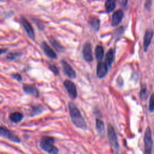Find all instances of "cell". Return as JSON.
I'll use <instances>...</instances> for the list:
<instances>
[{
  "label": "cell",
  "instance_id": "obj_1",
  "mask_svg": "<svg viewBox=\"0 0 154 154\" xmlns=\"http://www.w3.org/2000/svg\"><path fill=\"white\" fill-rule=\"evenodd\" d=\"M69 114L74 125L82 130L87 129V124L77 106L72 102L69 103Z\"/></svg>",
  "mask_w": 154,
  "mask_h": 154
},
{
  "label": "cell",
  "instance_id": "obj_2",
  "mask_svg": "<svg viewBox=\"0 0 154 154\" xmlns=\"http://www.w3.org/2000/svg\"><path fill=\"white\" fill-rule=\"evenodd\" d=\"M55 139L51 137L44 136L40 142V148L49 154H58V149L54 145Z\"/></svg>",
  "mask_w": 154,
  "mask_h": 154
},
{
  "label": "cell",
  "instance_id": "obj_3",
  "mask_svg": "<svg viewBox=\"0 0 154 154\" xmlns=\"http://www.w3.org/2000/svg\"><path fill=\"white\" fill-rule=\"evenodd\" d=\"M107 132H108V137L110 141V145L113 149L115 153L118 154L119 152V145L118 143V140L116 136V134L115 133L114 129L111 125H108L107 128Z\"/></svg>",
  "mask_w": 154,
  "mask_h": 154
},
{
  "label": "cell",
  "instance_id": "obj_4",
  "mask_svg": "<svg viewBox=\"0 0 154 154\" xmlns=\"http://www.w3.org/2000/svg\"><path fill=\"white\" fill-rule=\"evenodd\" d=\"M0 136L7 138V140L13 141L14 143H20L21 140L12 131L4 126H0Z\"/></svg>",
  "mask_w": 154,
  "mask_h": 154
},
{
  "label": "cell",
  "instance_id": "obj_5",
  "mask_svg": "<svg viewBox=\"0 0 154 154\" xmlns=\"http://www.w3.org/2000/svg\"><path fill=\"white\" fill-rule=\"evenodd\" d=\"M144 143L145 154H152L153 140L152 138L151 130L149 127L146 129L144 137Z\"/></svg>",
  "mask_w": 154,
  "mask_h": 154
},
{
  "label": "cell",
  "instance_id": "obj_6",
  "mask_svg": "<svg viewBox=\"0 0 154 154\" xmlns=\"http://www.w3.org/2000/svg\"><path fill=\"white\" fill-rule=\"evenodd\" d=\"M63 84L69 94V97L72 99L77 98L78 95V92L77 90V87L74 84V82L70 80H66L64 81Z\"/></svg>",
  "mask_w": 154,
  "mask_h": 154
},
{
  "label": "cell",
  "instance_id": "obj_7",
  "mask_svg": "<svg viewBox=\"0 0 154 154\" xmlns=\"http://www.w3.org/2000/svg\"><path fill=\"white\" fill-rule=\"evenodd\" d=\"M82 55H83V57L86 62H92L93 61L92 50L90 43L87 42L84 45L83 48H82Z\"/></svg>",
  "mask_w": 154,
  "mask_h": 154
},
{
  "label": "cell",
  "instance_id": "obj_8",
  "mask_svg": "<svg viewBox=\"0 0 154 154\" xmlns=\"http://www.w3.org/2000/svg\"><path fill=\"white\" fill-rule=\"evenodd\" d=\"M62 65L65 74L70 79H75L77 77L75 71L66 61L62 60Z\"/></svg>",
  "mask_w": 154,
  "mask_h": 154
},
{
  "label": "cell",
  "instance_id": "obj_9",
  "mask_svg": "<svg viewBox=\"0 0 154 154\" xmlns=\"http://www.w3.org/2000/svg\"><path fill=\"white\" fill-rule=\"evenodd\" d=\"M21 22L23 27L24 28L26 31L27 32L28 37L31 39H34L35 38L34 31L31 25L30 24V23L24 17L21 18Z\"/></svg>",
  "mask_w": 154,
  "mask_h": 154
},
{
  "label": "cell",
  "instance_id": "obj_10",
  "mask_svg": "<svg viewBox=\"0 0 154 154\" xmlns=\"http://www.w3.org/2000/svg\"><path fill=\"white\" fill-rule=\"evenodd\" d=\"M108 72V66L105 62H98L97 67V75L99 78H102L105 77Z\"/></svg>",
  "mask_w": 154,
  "mask_h": 154
},
{
  "label": "cell",
  "instance_id": "obj_11",
  "mask_svg": "<svg viewBox=\"0 0 154 154\" xmlns=\"http://www.w3.org/2000/svg\"><path fill=\"white\" fill-rule=\"evenodd\" d=\"M124 13L122 10H118L116 11L112 16L111 25L113 27L117 26L122 22L123 18Z\"/></svg>",
  "mask_w": 154,
  "mask_h": 154
},
{
  "label": "cell",
  "instance_id": "obj_12",
  "mask_svg": "<svg viewBox=\"0 0 154 154\" xmlns=\"http://www.w3.org/2000/svg\"><path fill=\"white\" fill-rule=\"evenodd\" d=\"M153 33L152 30L149 29L146 30L143 40V49H144V51L145 52H147L149 46L150 45L152 39L153 38Z\"/></svg>",
  "mask_w": 154,
  "mask_h": 154
},
{
  "label": "cell",
  "instance_id": "obj_13",
  "mask_svg": "<svg viewBox=\"0 0 154 154\" xmlns=\"http://www.w3.org/2000/svg\"><path fill=\"white\" fill-rule=\"evenodd\" d=\"M23 90L26 93L31 94L35 97H38L39 96V92L38 90L33 85L24 84L23 86Z\"/></svg>",
  "mask_w": 154,
  "mask_h": 154
},
{
  "label": "cell",
  "instance_id": "obj_14",
  "mask_svg": "<svg viewBox=\"0 0 154 154\" xmlns=\"http://www.w3.org/2000/svg\"><path fill=\"white\" fill-rule=\"evenodd\" d=\"M41 46H42V48L45 54L48 57H50L51 58H53V59L57 58V56L56 53L54 51V50L46 42H42Z\"/></svg>",
  "mask_w": 154,
  "mask_h": 154
},
{
  "label": "cell",
  "instance_id": "obj_15",
  "mask_svg": "<svg viewBox=\"0 0 154 154\" xmlns=\"http://www.w3.org/2000/svg\"><path fill=\"white\" fill-rule=\"evenodd\" d=\"M115 58V50L113 48L110 49L105 55V63L108 67H110L113 63Z\"/></svg>",
  "mask_w": 154,
  "mask_h": 154
},
{
  "label": "cell",
  "instance_id": "obj_16",
  "mask_svg": "<svg viewBox=\"0 0 154 154\" xmlns=\"http://www.w3.org/2000/svg\"><path fill=\"white\" fill-rule=\"evenodd\" d=\"M23 116L21 113L19 112H14L11 113L9 116V119L10 121L13 123H19L23 119Z\"/></svg>",
  "mask_w": 154,
  "mask_h": 154
},
{
  "label": "cell",
  "instance_id": "obj_17",
  "mask_svg": "<svg viewBox=\"0 0 154 154\" xmlns=\"http://www.w3.org/2000/svg\"><path fill=\"white\" fill-rule=\"evenodd\" d=\"M89 23H90V26L92 27V28L95 31L97 32L99 30L100 21L98 18L96 17H92L90 19Z\"/></svg>",
  "mask_w": 154,
  "mask_h": 154
},
{
  "label": "cell",
  "instance_id": "obj_18",
  "mask_svg": "<svg viewBox=\"0 0 154 154\" xmlns=\"http://www.w3.org/2000/svg\"><path fill=\"white\" fill-rule=\"evenodd\" d=\"M51 44L52 45L53 48L58 52H62L64 51V48L60 44V43L58 42L56 39L53 38H50L49 39Z\"/></svg>",
  "mask_w": 154,
  "mask_h": 154
},
{
  "label": "cell",
  "instance_id": "obj_19",
  "mask_svg": "<svg viewBox=\"0 0 154 154\" xmlns=\"http://www.w3.org/2000/svg\"><path fill=\"white\" fill-rule=\"evenodd\" d=\"M104 55V50L103 47L101 45H98L95 49V56L98 62H102Z\"/></svg>",
  "mask_w": 154,
  "mask_h": 154
},
{
  "label": "cell",
  "instance_id": "obj_20",
  "mask_svg": "<svg viewBox=\"0 0 154 154\" xmlns=\"http://www.w3.org/2000/svg\"><path fill=\"white\" fill-rule=\"evenodd\" d=\"M116 0H106L105 4L106 11L107 13H110L116 7Z\"/></svg>",
  "mask_w": 154,
  "mask_h": 154
},
{
  "label": "cell",
  "instance_id": "obj_21",
  "mask_svg": "<svg viewBox=\"0 0 154 154\" xmlns=\"http://www.w3.org/2000/svg\"><path fill=\"white\" fill-rule=\"evenodd\" d=\"M96 129L99 135L102 136L104 133L105 127L104 122L99 119H96Z\"/></svg>",
  "mask_w": 154,
  "mask_h": 154
},
{
  "label": "cell",
  "instance_id": "obj_22",
  "mask_svg": "<svg viewBox=\"0 0 154 154\" xmlns=\"http://www.w3.org/2000/svg\"><path fill=\"white\" fill-rule=\"evenodd\" d=\"M43 108L42 107V106L40 105H36L35 106H33L32 108V110L31 111V115L32 116L38 115L39 114H40L43 111Z\"/></svg>",
  "mask_w": 154,
  "mask_h": 154
},
{
  "label": "cell",
  "instance_id": "obj_23",
  "mask_svg": "<svg viewBox=\"0 0 154 154\" xmlns=\"http://www.w3.org/2000/svg\"><path fill=\"white\" fill-rule=\"evenodd\" d=\"M21 54L19 53H10L7 54L6 58L7 60L10 61H12V60H15L16 58H17L19 56H21Z\"/></svg>",
  "mask_w": 154,
  "mask_h": 154
},
{
  "label": "cell",
  "instance_id": "obj_24",
  "mask_svg": "<svg viewBox=\"0 0 154 154\" xmlns=\"http://www.w3.org/2000/svg\"><path fill=\"white\" fill-rule=\"evenodd\" d=\"M149 103V111L150 113H153L154 112V93L150 96Z\"/></svg>",
  "mask_w": 154,
  "mask_h": 154
},
{
  "label": "cell",
  "instance_id": "obj_25",
  "mask_svg": "<svg viewBox=\"0 0 154 154\" xmlns=\"http://www.w3.org/2000/svg\"><path fill=\"white\" fill-rule=\"evenodd\" d=\"M140 94V97L141 98V99H145L147 98L148 94H147V90H146V86H143V87H142Z\"/></svg>",
  "mask_w": 154,
  "mask_h": 154
},
{
  "label": "cell",
  "instance_id": "obj_26",
  "mask_svg": "<svg viewBox=\"0 0 154 154\" xmlns=\"http://www.w3.org/2000/svg\"><path fill=\"white\" fill-rule=\"evenodd\" d=\"M49 68L52 71V72L55 74V75H58L59 72H58V69L57 67V66H55V65H50L49 66Z\"/></svg>",
  "mask_w": 154,
  "mask_h": 154
},
{
  "label": "cell",
  "instance_id": "obj_27",
  "mask_svg": "<svg viewBox=\"0 0 154 154\" xmlns=\"http://www.w3.org/2000/svg\"><path fill=\"white\" fill-rule=\"evenodd\" d=\"M11 77H12L13 78H14L15 79L17 80L18 81H22V76H21L19 74L14 73V74H11Z\"/></svg>",
  "mask_w": 154,
  "mask_h": 154
},
{
  "label": "cell",
  "instance_id": "obj_28",
  "mask_svg": "<svg viewBox=\"0 0 154 154\" xmlns=\"http://www.w3.org/2000/svg\"><path fill=\"white\" fill-rule=\"evenodd\" d=\"M125 29H124V27H119V28H118L116 31H115V34L116 35H120V34H122L123 31H124Z\"/></svg>",
  "mask_w": 154,
  "mask_h": 154
},
{
  "label": "cell",
  "instance_id": "obj_29",
  "mask_svg": "<svg viewBox=\"0 0 154 154\" xmlns=\"http://www.w3.org/2000/svg\"><path fill=\"white\" fill-rule=\"evenodd\" d=\"M152 4V0H146V2L145 3V7L146 9H149Z\"/></svg>",
  "mask_w": 154,
  "mask_h": 154
},
{
  "label": "cell",
  "instance_id": "obj_30",
  "mask_svg": "<svg viewBox=\"0 0 154 154\" xmlns=\"http://www.w3.org/2000/svg\"><path fill=\"white\" fill-rule=\"evenodd\" d=\"M119 3L122 7H125L128 4V0H119Z\"/></svg>",
  "mask_w": 154,
  "mask_h": 154
},
{
  "label": "cell",
  "instance_id": "obj_31",
  "mask_svg": "<svg viewBox=\"0 0 154 154\" xmlns=\"http://www.w3.org/2000/svg\"><path fill=\"white\" fill-rule=\"evenodd\" d=\"M7 51V49H6V48H5V49L0 48V55L3 54L4 53H6Z\"/></svg>",
  "mask_w": 154,
  "mask_h": 154
},
{
  "label": "cell",
  "instance_id": "obj_32",
  "mask_svg": "<svg viewBox=\"0 0 154 154\" xmlns=\"http://www.w3.org/2000/svg\"><path fill=\"white\" fill-rule=\"evenodd\" d=\"M4 1V0H0V1Z\"/></svg>",
  "mask_w": 154,
  "mask_h": 154
}]
</instances>
